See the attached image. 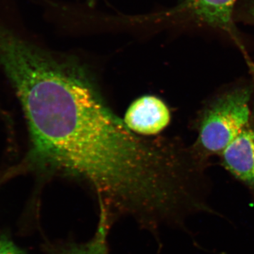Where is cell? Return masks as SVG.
Instances as JSON below:
<instances>
[{
    "label": "cell",
    "instance_id": "1",
    "mask_svg": "<svg viewBox=\"0 0 254 254\" xmlns=\"http://www.w3.org/2000/svg\"><path fill=\"white\" fill-rule=\"evenodd\" d=\"M1 68L27 121L31 148L22 170L76 179L111 217L131 215L152 228L181 224L193 211L180 153L128 129L78 60L25 43L6 53Z\"/></svg>",
    "mask_w": 254,
    "mask_h": 254
},
{
    "label": "cell",
    "instance_id": "2",
    "mask_svg": "<svg viewBox=\"0 0 254 254\" xmlns=\"http://www.w3.org/2000/svg\"><path fill=\"white\" fill-rule=\"evenodd\" d=\"M251 91L238 88L224 93L204 110L198 127V145L207 154L221 153L247 127Z\"/></svg>",
    "mask_w": 254,
    "mask_h": 254
},
{
    "label": "cell",
    "instance_id": "3",
    "mask_svg": "<svg viewBox=\"0 0 254 254\" xmlns=\"http://www.w3.org/2000/svg\"><path fill=\"white\" fill-rule=\"evenodd\" d=\"M171 113L161 98L147 95L137 98L127 109L124 123L128 129L142 136H155L170 125Z\"/></svg>",
    "mask_w": 254,
    "mask_h": 254
},
{
    "label": "cell",
    "instance_id": "4",
    "mask_svg": "<svg viewBox=\"0 0 254 254\" xmlns=\"http://www.w3.org/2000/svg\"><path fill=\"white\" fill-rule=\"evenodd\" d=\"M221 154L225 168L254 190V128L246 127Z\"/></svg>",
    "mask_w": 254,
    "mask_h": 254
},
{
    "label": "cell",
    "instance_id": "5",
    "mask_svg": "<svg viewBox=\"0 0 254 254\" xmlns=\"http://www.w3.org/2000/svg\"><path fill=\"white\" fill-rule=\"evenodd\" d=\"M236 0H185V9L200 22L235 34L232 12Z\"/></svg>",
    "mask_w": 254,
    "mask_h": 254
},
{
    "label": "cell",
    "instance_id": "6",
    "mask_svg": "<svg viewBox=\"0 0 254 254\" xmlns=\"http://www.w3.org/2000/svg\"><path fill=\"white\" fill-rule=\"evenodd\" d=\"M111 217L105 210H100V220L94 236L85 243L69 244L60 254H110L108 235Z\"/></svg>",
    "mask_w": 254,
    "mask_h": 254
},
{
    "label": "cell",
    "instance_id": "7",
    "mask_svg": "<svg viewBox=\"0 0 254 254\" xmlns=\"http://www.w3.org/2000/svg\"><path fill=\"white\" fill-rule=\"evenodd\" d=\"M0 254H23L12 242L4 238H0Z\"/></svg>",
    "mask_w": 254,
    "mask_h": 254
},
{
    "label": "cell",
    "instance_id": "8",
    "mask_svg": "<svg viewBox=\"0 0 254 254\" xmlns=\"http://www.w3.org/2000/svg\"><path fill=\"white\" fill-rule=\"evenodd\" d=\"M242 50L243 51L244 56H245L246 60V63H247V65H248L249 69H250L251 74H252V78H253L254 82V62L251 60L249 55H247V53H246L245 50H243V48H242Z\"/></svg>",
    "mask_w": 254,
    "mask_h": 254
},
{
    "label": "cell",
    "instance_id": "9",
    "mask_svg": "<svg viewBox=\"0 0 254 254\" xmlns=\"http://www.w3.org/2000/svg\"><path fill=\"white\" fill-rule=\"evenodd\" d=\"M250 13L251 16H252V18H253L254 21V4L252 6V8H251Z\"/></svg>",
    "mask_w": 254,
    "mask_h": 254
}]
</instances>
